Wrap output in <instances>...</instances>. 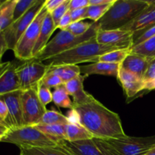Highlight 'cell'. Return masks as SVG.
I'll return each instance as SVG.
<instances>
[{"mask_svg": "<svg viewBox=\"0 0 155 155\" xmlns=\"http://www.w3.org/2000/svg\"><path fill=\"white\" fill-rule=\"evenodd\" d=\"M79 121L93 137L102 139H117L126 136L119 115L109 110L95 98L79 106H74Z\"/></svg>", "mask_w": 155, "mask_h": 155, "instance_id": "obj_1", "label": "cell"}, {"mask_svg": "<svg viewBox=\"0 0 155 155\" xmlns=\"http://www.w3.org/2000/svg\"><path fill=\"white\" fill-rule=\"evenodd\" d=\"M151 1L145 0H116L107 13L97 23L101 30H120L133 22L147 7Z\"/></svg>", "mask_w": 155, "mask_h": 155, "instance_id": "obj_2", "label": "cell"}, {"mask_svg": "<svg viewBox=\"0 0 155 155\" xmlns=\"http://www.w3.org/2000/svg\"><path fill=\"white\" fill-rule=\"evenodd\" d=\"M117 48L99 44L95 38L86 41L74 48L57 54L44 61L48 66H58L64 64L78 65L84 62H93L95 58Z\"/></svg>", "mask_w": 155, "mask_h": 155, "instance_id": "obj_3", "label": "cell"}, {"mask_svg": "<svg viewBox=\"0 0 155 155\" xmlns=\"http://www.w3.org/2000/svg\"><path fill=\"white\" fill-rule=\"evenodd\" d=\"M98 30L99 28L97 23L93 22L89 31L82 36H74L67 30H60L34 58L43 62L46 59L71 49L83 42L94 39L96 36Z\"/></svg>", "mask_w": 155, "mask_h": 155, "instance_id": "obj_4", "label": "cell"}, {"mask_svg": "<svg viewBox=\"0 0 155 155\" xmlns=\"http://www.w3.org/2000/svg\"><path fill=\"white\" fill-rule=\"evenodd\" d=\"M1 142L16 145L18 148L55 147L58 143L35 128L33 126H23L10 129Z\"/></svg>", "mask_w": 155, "mask_h": 155, "instance_id": "obj_5", "label": "cell"}, {"mask_svg": "<svg viewBox=\"0 0 155 155\" xmlns=\"http://www.w3.org/2000/svg\"><path fill=\"white\" fill-rule=\"evenodd\" d=\"M48 13L47 9L43 6L17 43L13 51L15 57L21 61L33 58V48L39 36L44 19Z\"/></svg>", "mask_w": 155, "mask_h": 155, "instance_id": "obj_6", "label": "cell"}, {"mask_svg": "<svg viewBox=\"0 0 155 155\" xmlns=\"http://www.w3.org/2000/svg\"><path fill=\"white\" fill-rule=\"evenodd\" d=\"M58 145L74 155H120L105 139L95 137L73 142L64 140Z\"/></svg>", "mask_w": 155, "mask_h": 155, "instance_id": "obj_7", "label": "cell"}, {"mask_svg": "<svg viewBox=\"0 0 155 155\" xmlns=\"http://www.w3.org/2000/svg\"><path fill=\"white\" fill-rule=\"evenodd\" d=\"M106 141L120 155H145L155 148V136L134 137L126 135Z\"/></svg>", "mask_w": 155, "mask_h": 155, "instance_id": "obj_8", "label": "cell"}, {"mask_svg": "<svg viewBox=\"0 0 155 155\" xmlns=\"http://www.w3.org/2000/svg\"><path fill=\"white\" fill-rule=\"evenodd\" d=\"M48 66L36 58L23 61L17 67V74L19 78L21 89L27 90L37 87L39 82L48 72Z\"/></svg>", "mask_w": 155, "mask_h": 155, "instance_id": "obj_9", "label": "cell"}, {"mask_svg": "<svg viewBox=\"0 0 155 155\" xmlns=\"http://www.w3.org/2000/svg\"><path fill=\"white\" fill-rule=\"evenodd\" d=\"M45 2V1L37 0L34 5L25 15H23L17 21H14L8 27H7L2 32L8 49L14 51L19 39L28 28L30 24L33 22L41 9L43 8Z\"/></svg>", "mask_w": 155, "mask_h": 155, "instance_id": "obj_10", "label": "cell"}, {"mask_svg": "<svg viewBox=\"0 0 155 155\" xmlns=\"http://www.w3.org/2000/svg\"><path fill=\"white\" fill-rule=\"evenodd\" d=\"M21 104L24 126L37 125L47 111L38 97L37 87L23 91Z\"/></svg>", "mask_w": 155, "mask_h": 155, "instance_id": "obj_11", "label": "cell"}, {"mask_svg": "<svg viewBox=\"0 0 155 155\" xmlns=\"http://www.w3.org/2000/svg\"><path fill=\"white\" fill-rule=\"evenodd\" d=\"M95 39L101 45L117 49H130L133 45V33L123 30H98Z\"/></svg>", "mask_w": 155, "mask_h": 155, "instance_id": "obj_12", "label": "cell"}, {"mask_svg": "<svg viewBox=\"0 0 155 155\" xmlns=\"http://www.w3.org/2000/svg\"><path fill=\"white\" fill-rule=\"evenodd\" d=\"M22 92V90H18L0 96V98L4 101L7 106L8 114L5 124L10 129L18 128L24 126L21 104Z\"/></svg>", "mask_w": 155, "mask_h": 155, "instance_id": "obj_13", "label": "cell"}, {"mask_svg": "<svg viewBox=\"0 0 155 155\" xmlns=\"http://www.w3.org/2000/svg\"><path fill=\"white\" fill-rule=\"evenodd\" d=\"M18 65L15 61L5 62L0 64V96L21 90L17 74Z\"/></svg>", "mask_w": 155, "mask_h": 155, "instance_id": "obj_14", "label": "cell"}, {"mask_svg": "<svg viewBox=\"0 0 155 155\" xmlns=\"http://www.w3.org/2000/svg\"><path fill=\"white\" fill-rule=\"evenodd\" d=\"M86 78H87V77L80 74V76L64 84L69 95L73 97V103L74 106L82 105L95 99L91 94L85 91L83 82Z\"/></svg>", "mask_w": 155, "mask_h": 155, "instance_id": "obj_15", "label": "cell"}, {"mask_svg": "<svg viewBox=\"0 0 155 155\" xmlns=\"http://www.w3.org/2000/svg\"><path fill=\"white\" fill-rule=\"evenodd\" d=\"M117 79L127 98L133 99L139 92L145 90V83L143 80L125 70L120 69Z\"/></svg>", "mask_w": 155, "mask_h": 155, "instance_id": "obj_16", "label": "cell"}, {"mask_svg": "<svg viewBox=\"0 0 155 155\" xmlns=\"http://www.w3.org/2000/svg\"><path fill=\"white\" fill-rule=\"evenodd\" d=\"M152 60L151 58L130 52L120 64V68L143 80L144 76Z\"/></svg>", "mask_w": 155, "mask_h": 155, "instance_id": "obj_17", "label": "cell"}, {"mask_svg": "<svg viewBox=\"0 0 155 155\" xmlns=\"http://www.w3.org/2000/svg\"><path fill=\"white\" fill-rule=\"evenodd\" d=\"M153 25H155V1H151L148 7H147L133 22L120 30L135 33L142 31Z\"/></svg>", "mask_w": 155, "mask_h": 155, "instance_id": "obj_18", "label": "cell"}, {"mask_svg": "<svg viewBox=\"0 0 155 155\" xmlns=\"http://www.w3.org/2000/svg\"><path fill=\"white\" fill-rule=\"evenodd\" d=\"M120 69V64H117L105 63V62L98 61L95 63H92L90 64L80 66L81 74L89 77L94 74L104 76H111L117 78Z\"/></svg>", "mask_w": 155, "mask_h": 155, "instance_id": "obj_19", "label": "cell"}, {"mask_svg": "<svg viewBox=\"0 0 155 155\" xmlns=\"http://www.w3.org/2000/svg\"><path fill=\"white\" fill-rule=\"evenodd\" d=\"M57 29L51 15L48 12L44 19L43 24H42V28H41L39 36L38 37L36 43L35 45L33 51V58H36L39 53L41 52L42 49L46 46L48 42H49V39L54 32V30Z\"/></svg>", "mask_w": 155, "mask_h": 155, "instance_id": "obj_20", "label": "cell"}, {"mask_svg": "<svg viewBox=\"0 0 155 155\" xmlns=\"http://www.w3.org/2000/svg\"><path fill=\"white\" fill-rule=\"evenodd\" d=\"M48 72L55 74L60 77L64 84L81 74L80 66L74 64L48 66Z\"/></svg>", "mask_w": 155, "mask_h": 155, "instance_id": "obj_21", "label": "cell"}, {"mask_svg": "<svg viewBox=\"0 0 155 155\" xmlns=\"http://www.w3.org/2000/svg\"><path fill=\"white\" fill-rule=\"evenodd\" d=\"M66 141L78 142L93 138V136L80 124H70L65 126Z\"/></svg>", "mask_w": 155, "mask_h": 155, "instance_id": "obj_22", "label": "cell"}, {"mask_svg": "<svg viewBox=\"0 0 155 155\" xmlns=\"http://www.w3.org/2000/svg\"><path fill=\"white\" fill-rule=\"evenodd\" d=\"M65 126L62 124H54V125H42L37 124L33 127L37 129L43 134L51 138L54 141L60 143L64 140H66V133H65Z\"/></svg>", "mask_w": 155, "mask_h": 155, "instance_id": "obj_23", "label": "cell"}, {"mask_svg": "<svg viewBox=\"0 0 155 155\" xmlns=\"http://www.w3.org/2000/svg\"><path fill=\"white\" fill-rule=\"evenodd\" d=\"M20 155H74L62 147L20 148Z\"/></svg>", "mask_w": 155, "mask_h": 155, "instance_id": "obj_24", "label": "cell"}, {"mask_svg": "<svg viewBox=\"0 0 155 155\" xmlns=\"http://www.w3.org/2000/svg\"><path fill=\"white\" fill-rule=\"evenodd\" d=\"M130 53V49H116L95 58L92 63L101 61L105 63L121 64L124 59Z\"/></svg>", "mask_w": 155, "mask_h": 155, "instance_id": "obj_25", "label": "cell"}, {"mask_svg": "<svg viewBox=\"0 0 155 155\" xmlns=\"http://www.w3.org/2000/svg\"><path fill=\"white\" fill-rule=\"evenodd\" d=\"M52 101L58 107H64L71 110L74 109V103L71 101L64 84L54 88V92H52Z\"/></svg>", "mask_w": 155, "mask_h": 155, "instance_id": "obj_26", "label": "cell"}, {"mask_svg": "<svg viewBox=\"0 0 155 155\" xmlns=\"http://www.w3.org/2000/svg\"><path fill=\"white\" fill-rule=\"evenodd\" d=\"M130 52L148 58H155V36L130 48Z\"/></svg>", "mask_w": 155, "mask_h": 155, "instance_id": "obj_27", "label": "cell"}, {"mask_svg": "<svg viewBox=\"0 0 155 155\" xmlns=\"http://www.w3.org/2000/svg\"><path fill=\"white\" fill-rule=\"evenodd\" d=\"M68 124H70V122L68 117L63 114L57 111V110H47V111L42 116V119L40 120L38 124H42V125H54V124L67 125Z\"/></svg>", "mask_w": 155, "mask_h": 155, "instance_id": "obj_28", "label": "cell"}, {"mask_svg": "<svg viewBox=\"0 0 155 155\" xmlns=\"http://www.w3.org/2000/svg\"><path fill=\"white\" fill-rule=\"evenodd\" d=\"M113 3V4H114ZM113 4L105 5H89L86 11V18L90 19L92 22L96 23L107 13V11Z\"/></svg>", "mask_w": 155, "mask_h": 155, "instance_id": "obj_29", "label": "cell"}, {"mask_svg": "<svg viewBox=\"0 0 155 155\" xmlns=\"http://www.w3.org/2000/svg\"><path fill=\"white\" fill-rule=\"evenodd\" d=\"M37 0H17L13 14V22L25 15L35 5Z\"/></svg>", "mask_w": 155, "mask_h": 155, "instance_id": "obj_30", "label": "cell"}, {"mask_svg": "<svg viewBox=\"0 0 155 155\" xmlns=\"http://www.w3.org/2000/svg\"><path fill=\"white\" fill-rule=\"evenodd\" d=\"M93 22H86L84 21L73 22L65 30L70 32L74 36H82L85 34L92 27Z\"/></svg>", "mask_w": 155, "mask_h": 155, "instance_id": "obj_31", "label": "cell"}, {"mask_svg": "<svg viewBox=\"0 0 155 155\" xmlns=\"http://www.w3.org/2000/svg\"><path fill=\"white\" fill-rule=\"evenodd\" d=\"M64 83L61 80V79L57 75L54 74H51L50 72H47L45 77L42 79L39 83L38 85L41 86H44L48 89L51 88H56L58 86H60L63 85Z\"/></svg>", "mask_w": 155, "mask_h": 155, "instance_id": "obj_32", "label": "cell"}, {"mask_svg": "<svg viewBox=\"0 0 155 155\" xmlns=\"http://www.w3.org/2000/svg\"><path fill=\"white\" fill-rule=\"evenodd\" d=\"M155 36V25L151 26L142 31H137L133 33V45H138L150 38Z\"/></svg>", "mask_w": 155, "mask_h": 155, "instance_id": "obj_33", "label": "cell"}, {"mask_svg": "<svg viewBox=\"0 0 155 155\" xmlns=\"http://www.w3.org/2000/svg\"><path fill=\"white\" fill-rule=\"evenodd\" d=\"M69 5L70 0H64V2L59 7H58L55 10L50 13L56 27H58V25L61 19L63 18L64 15L69 11Z\"/></svg>", "mask_w": 155, "mask_h": 155, "instance_id": "obj_34", "label": "cell"}, {"mask_svg": "<svg viewBox=\"0 0 155 155\" xmlns=\"http://www.w3.org/2000/svg\"><path fill=\"white\" fill-rule=\"evenodd\" d=\"M37 94L41 103L44 106L48 105L49 103L52 101V92L50 89L45 88L44 86H37Z\"/></svg>", "mask_w": 155, "mask_h": 155, "instance_id": "obj_35", "label": "cell"}, {"mask_svg": "<svg viewBox=\"0 0 155 155\" xmlns=\"http://www.w3.org/2000/svg\"><path fill=\"white\" fill-rule=\"evenodd\" d=\"M154 80H155V58L151 61L143 78V81L145 84Z\"/></svg>", "mask_w": 155, "mask_h": 155, "instance_id": "obj_36", "label": "cell"}, {"mask_svg": "<svg viewBox=\"0 0 155 155\" xmlns=\"http://www.w3.org/2000/svg\"><path fill=\"white\" fill-rule=\"evenodd\" d=\"M86 11H87V8L77 9V10L74 11H70L73 22L82 21H84L85 19H87L86 18Z\"/></svg>", "mask_w": 155, "mask_h": 155, "instance_id": "obj_37", "label": "cell"}, {"mask_svg": "<svg viewBox=\"0 0 155 155\" xmlns=\"http://www.w3.org/2000/svg\"><path fill=\"white\" fill-rule=\"evenodd\" d=\"M89 6V0H70L69 11L84 8Z\"/></svg>", "mask_w": 155, "mask_h": 155, "instance_id": "obj_38", "label": "cell"}, {"mask_svg": "<svg viewBox=\"0 0 155 155\" xmlns=\"http://www.w3.org/2000/svg\"><path fill=\"white\" fill-rule=\"evenodd\" d=\"M73 23L72 18L71 16V12L68 11L66 14L63 16V18L61 19L58 25L57 29H59L60 30H65L71 24Z\"/></svg>", "mask_w": 155, "mask_h": 155, "instance_id": "obj_39", "label": "cell"}, {"mask_svg": "<svg viewBox=\"0 0 155 155\" xmlns=\"http://www.w3.org/2000/svg\"><path fill=\"white\" fill-rule=\"evenodd\" d=\"M64 0H45L44 6L47 9L49 13L55 10L58 7L61 5L64 2Z\"/></svg>", "mask_w": 155, "mask_h": 155, "instance_id": "obj_40", "label": "cell"}, {"mask_svg": "<svg viewBox=\"0 0 155 155\" xmlns=\"http://www.w3.org/2000/svg\"><path fill=\"white\" fill-rule=\"evenodd\" d=\"M8 113L7 106H6L4 101L2 98H0V120L5 123L8 117Z\"/></svg>", "mask_w": 155, "mask_h": 155, "instance_id": "obj_41", "label": "cell"}, {"mask_svg": "<svg viewBox=\"0 0 155 155\" xmlns=\"http://www.w3.org/2000/svg\"><path fill=\"white\" fill-rule=\"evenodd\" d=\"M7 50H8V48L7 43H6L5 39L3 33L2 32V33H0V63H1V60L3 54L5 53Z\"/></svg>", "mask_w": 155, "mask_h": 155, "instance_id": "obj_42", "label": "cell"}, {"mask_svg": "<svg viewBox=\"0 0 155 155\" xmlns=\"http://www.w3.org/2000/svg\"><path fill=\"white\" fill-rule=\"evenodd\" d=\"M116 0H89V5H105L113 4Z\"/></svg>", "mask_w": 155, "mask_h": 155, "instance_id": "obj_43", "label": "cell"}, {"mask_svg": "<svg viewBox=\"0 0 155 155\" xmlns=\"http://www.w3.org/2000/svg\"><path fill=\"white\" fill-rule=\"evenodd\" d=\"M10 128L8 127L7 126L5 125H0V138L2 139L8 133Z\"/></svg>", "mask_w": 155, "mask_h": 155, "instance_id": "obj_44", "label": "cell"}, {"mask_svg": "<svg viewBox=\"0 0 155 155\" xmlns=\"http://www.w3.org/2000/svg\"><path fill=\"white\" fill-rule=\"evenodd\" d=\"M145 155H155V148L150 150L148 153H146Z\"/></svg>", "mask_w": 155, "mask_h": 155, "instance_id": "obj_45", "label": "cell"}, {"mask_svg": "<svg viewBox=\"0 0 155 155\" xmlns=\"http://www.w3.org/2000/svg\"><path fill=\"white\" fill-rule=\"evenodd\" d=\"M0 125H5V126H7V124H6L5 123L3 122V121H2L1 120H0ZM7 127H8V126H7Z\"/></svg>", "mask_w": 155, "mask_h": 155, "instance_id": "obj_46", "label": "cell"}, {"mask_svg": "<svg viewBox=\"0 0 155 155\" xmlns=\"http://www.w3.org/2000/svg\"><path fill=\"white\" fill-rule=\"evenodd\" d=\"M4 2H5V1H0V6H1L2 5V3Z\"/></svg>", "mask_w": 155, "mask_h": 155, "instance_id": "obj_47", "label": "cell"}, {"mask_svg": "<svg viewBox=\"0 0 155 155\" xmlns=\"http://www.w3.org/2000/svg\"><path fill=\"white\" fill-rule=\"evenodd\" d=\"M1 140H2V139H1V138H0V142H1Z\"/></svg>", "mask_w": 155, "mask_h": 155, "instance_id": "obj_48", "label": "cell"}, {"mask_svg": "<svg viewBox=\"0 0 155 155\" xmlns=\"http://www.w3.org/2000/svg\"><path fill=\"white\" fill-rule=\"evenodd\" d=\"M0 64H1V63H0Z\"/></svg>", "mask_w": 155, "mask_h": 155, "instance_id": "obj_49", "label": "cell"}, {"mask_svg": "<svg viewBox=\"0 0 155 155\" xmlns=\"http://www.w3.org/2000/svg\"></svg>", "mask_w": 155, "mask_h": 155, "instance_id": "obj_50", "label": "cell"}]
</instances>
